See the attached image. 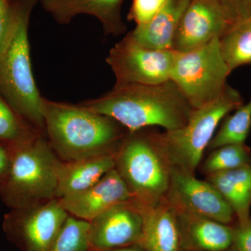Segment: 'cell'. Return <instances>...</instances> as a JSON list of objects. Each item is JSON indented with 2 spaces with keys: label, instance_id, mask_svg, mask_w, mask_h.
Instances as JSON below:
<instances>
[{
  "label": "cell",
  "instance_id": "1",
  "mask_svg": "<svg viewBox=\"0 0 251 251\" xmlns=\"http://www.w3.org/2000/svg\"><path fill=\"white\" fill-rule=\"evenodd\" d=\"M80 104L112 117L130 133L153 127L178 129L186 125L193 110L171 80L156 85H115L99 98Z\"/></svg>",
  "mask_w": 251,
  "mask_h": 251
},
{
  "label": "cell",
  "instance_id": "2",
  "mask_svg": "<svg viewBox=\"0 0 251 251\" xmlns=\"http://www.w3.org/2000/svg\"><path fill=\"white\" fill-rule=\"evenodd\" d=\"M45 135L63 162L115 152L128 133L112 117L78 104L44 98Z\"/></svg>",
  "mask_w": 251,
  "mask_h": 251
},
{
  "label": "cell",
  "instance_id": "3",
  "mask_svg": "<svg viewBox=\"0 0 251 251\" xmlns=\"http://www.w3.org/2000/svg\"><path fill=\"white\" fill-rule=\"evenodd\" d=\"M38 0H16L9 36L0 51V95L29 126L45 135L44 97L30 58L29 18Z\"/></svg>",
  "mask_w": 251,
  "mask_h": 251
},
{
  "label": "cell",
  "instance_id": "4",
  "mask_svg": "<svg viewBox=\"0 0 251 251\" xmlns=\"http://www.w3.org/2000/svg\"><path fill=\"white\" fill-rule=\"evenodd\" d=\"M11 164L0 184V198L8 207L17 209L47 202L55 198L62 161L46 135L11 147Z\"/></svg>",
  "mask_w": 251,
  "mask_h": 251
},
{
  "label": "cell",
  "instance_id": "5",
  "mask_svg": "<svg viewBox=\"0 0 251 251\" xmlns=\"http://www.w3.org/2000/svg\"><path fill=\"white\" fill-rule=\"evenodd\" d=\"M243 103L241 94L227 85L218 98L193 109L181 128L162 132L151 130L155 145L171 168L195 175L220 124Z\"/></svg>",
  "mask_w": 251,
  "mask_h": 251
},
{
  "label": "cell",
  "instance_id": "6",
  "mask_svg": "<svg viewBox=\"0 0 251 251\" xmlns=\"http://www.w3.org/2000/svg\"><path fill=\"white\" fill-rule=\"evenodd\" d=\"M115 169L135 202L153 206L166 199L172 168L156 148L151 128L127 133L117 150Z\"/></svg>",
  "mask_w": 251,
  "mask_h": 251
},
{
  "label": "cell",
  "instance_id": "7",
  "mask_svg": "<svg viewBox=\"0 0 251 251\" xmlns=\"http://www.w3.org/2000/svg\"><path fill=\"white\" fill-rule=\"evenodd\" d=\"M231 73L225 62L219 38L186 52H176L170 80L179 87L193 109L218 98Z\"/></svg>",
  "mask_w": 251,
  "mask_h": 251
},
{
  "label": "cell",
  "instance_id": "8",
  "mask_svg": "<svg viewBox=\"0 0 251 251\" xmlns=\"http://www.w3.org/2000/svg\"><path fill=\"white\" fill-rule=\"evenodd\" d=\"M176 51L151 50L127 34L110 49L107 64L115 75V86L156 85L170 80Z\"/></svg>",
  "mask_w": 251,
  "mask_h": 251
},
{
  "label": "cell",
  "instance_id": "9",
  "mask_svg": "<svg viewBox=\"0 0 251 251\" xmlns=\"http://www.w3.org/2000/svg\"><path fill=\"white\" fill-rule=\"evenodd\" d=\"M69 214L58 199L11 209L4 216L5 229L25 251H49Z\"/></svg>",
  "mask_w": 251,
  "mask_h": 251
},
{
  "label": "cell",
  "instance_id": "10",
  "mask_svg": "<svg viewBox=\"0 0 251 251\" xmlns=\"http://www.w3.org/2000/svg\"><path fill=\"white\" fill-rule=\"evenodd\" d=\"M166 199L176 211L208 218L224 224L237 222L233 210L216 188L196 175L172 168Z\"/></svg>",
  "mask_w": 251,
  "mask_h": 251
},
{
  "label": "cell",
  "instance_id": "11",
  "mask_svg": "<svg viewBox=\"0 0 251 251\" xmlns=\"http://www.w3.org/2000/svg\"><path fill=\"white\" fill-rule=\"evenodd\" d=\"M144 208L131 199L112 206L90 221L92 251H109L138 245L143 234Z\"/></svg>",
  "mask_w": 251,
  "mask_h": 251
},
{
  "label": "cell",
  "instance_id": "12",
  "mask_svg": "<svg viewBox=\"0 0 251 251\" xmlns=\"http://www.w3.org/2000/svg\"><path fill=\"white\" fill-rule=\"evenodd\" d=\"M229 23L219 0H191L173 39L172 49L186 52L221 38Z\"/></svg>",
  "mask_w": 251,
  "mask_h": 251
},
{
  "label": "cell",
  "instance_id": "13",
  "mask_svg": "<svg viewBox=\"0 0 251 251\" xmlns=\"http://www.w3.org/2000/svg\"><path fill=\"white\" fill-rule=\"evenodd\" d=\"M58 200L70 215L90 222L112 206L131 200V196L114 168L88 189Z\"/></svg>",
  "mask_w": 251,
  "mask_h": 251
},
{
  "label": "cell",
  "instance_id": "14",
  "mask_svg": "<svg viewBox=\"0 0 251 251\" xmlns=\"http://www.w3.org/2000/svg\"><path fill=\"white\" fill-rule=\"evenodd\" d=\"M124 1L38 0V3L59 24H69L79 15H89L98 20L105 35L119 36L126 31L121 14Z\"/></svg>",
  "mask_w": 251,
  "mask_h": 251
},
{
  "label": "cell",
  "instance_id": "15",
  "mask_svg": "<svg viewBox=\"0 0 251 251\" xmlns=\"http://www.w3.org/2000/svg\"><path fill=\"white\" fill-rule=\"evenodd\" d=\"M177 213L182 251H228L234 234V225L188 213Z\"/></svg>",
  "mask_w": 251,
  "mask_h": 251
},
{
  "label": "cell",
  "instance_id": "16",
  "mask_svg": "<svg viewBox=\"0 0 251 251\" xmlns=\"http://www.w3.org/2000/svg\"><path fill=\"white\" fill-rule=\"evenodd\" d=\"M117 151L62 162L56 189L57 199L88 189L115 168Z\"/></svg>",
  "mask_w": 251,
  "mask_h": 251
},
{
  "label": "cell",
  "instance_id": "17",
  "mask_svg": "<svg viewBox=\"0 0 251 251\" xmlns=\"http://www.w3.org/2000/svg\"><path fill=\"white\" fill-rule=\"evenodd\" d=\"M138 245L145 251H182L177 213L166 198L144 208L143 234Z\"/></svg>",
  "mask_w": 251,
  "mask_h": 251
},
{
  "label": "cell",
  "instance_id": "18",
  "mask_svg": "<svg viewBox=\"0 0 251 251\" xmlns=\"http://www.w3.org/2000/svg\"><path fill=\"white\" fill-rule=\"evenodd\" d=\"M190 1L166 0L151 19L138 25L128 34L138 44L149 49H172L175 33Z\"/></svg>",
  "mask_w": 251,
  "mask_h": 251
},
{
  "label": "cell",
  "instance_id": "19",
  "mask_svg": "<svg viewBox=\"0 0 251 251\" xmlns=\"http://www.w3.org/2000/svg\"><path fill=\"white\" fill-rule=\"evenodd\" d=\"M232 208L238 224L251 219V163L205 176Z\"/></svg>",
  "mask_w": 251,
  "mask_h": 251
},
{
  "label": "cell",
  "instance_id": "20",
  "mask_svg": "<svg viewBox=\"0 0 251 251\" xmlns=\"http://www.w3.org/2000/svg\"><path fill=\"white\" fill-rule=\"evenodd\" d=\"M220 48L229 72L251 64V15L229 25L219 39Z\"/></svg>",
  "mask_w": 251,
  "mask_h": 251
},
{
  "label": "cell",
  "instance_id": "21",
  "mask_svg": "<svg viewBox=\"0 0 251 251\" xmlns=\"http://www.w3.org/2000/svg\"><path fill=\"white\" fill-rule=\"evenodd\" d=\"M211 140L208 150H214L231 144L246 143L251 130V99L227 115Z\"/></svg>",
  "mask_w": 251,
  "mask_h": 251
},
{
  "label": "cell",
  "instance_id": "22",
  "mask_svg": "<svg viewBox=\"0 0 251 251\" xmlns=\"http://www.w3.org/2000/svg\"><path fill=\"white\" fill-rule=\"evenodd\" d=\"M251 163V150L246 143L224 145L211 150L203 162V174L232 171Z\"/></svg>",
  "mask_w": 251,
  "mask_h": 251
},
{
  "label": "cell",
  "instance_id": "23",
  "mask_svg": "<svg viewBox=\"0 0 251 251\" xmlns=\"http://www.w3.org/2000/svg\"><path fill=\"white\" fill-rule=\"evenodd\" d=\"M89 229L90 222L69 214L49 251H92Z\"/></svg>",
  "mask_w": 251,
  "mask_h": 251
},
{
  "label": "cell",
  "instance_id": "24",
  "mask_svg": "<svg viewBox=\"0 0 251 251\" xmlns=\"http://www.w3.org/2000/svg\"><path fill=\"white\" fill-rule=\"evenodd\" d=\"M38 133H41L29 126L0 95V143L11 148Z\"/></svg>",
  "mask_w": 251,
  "mask_h": 251
},
{
  "label": "cell",
  "instance_id": "25",
  "mask_svg": "<svg viewBox=\"0 0 251 251\" xmlns=\"http://www.w3.org/2000/svg\"><path fill=\"white\" fill-rule=\"evenodd\" d=\"M166 1V0H133L128 18L134 21L136 25L147 23L161 9Z\"/></svg>",
  "mask_w": 251,
  "mask_h": 251
},
{
  "label": "cell",
  "instance_id": "26",
  "mask_svg": "<svg viewBox=\"0 0 251 251\" xmlns=\"http://www.w3.org/2000/svg\"><path fill=\"white\" fill-rule=\"evenodd\" d=\"M229 24L251 15V0H219Z\"/></svg>",
  "mask_w": 251,
  "mask_h": 251
},
{
  "label": "cell",
  "instance_id": "27",
  "mask_svg": "<svg viewBox=\"0 0 251 251\" xmlns=\"http://www.w3.org/2000/svg\"><path fill=\"white\" fill-rule=\"evenodd\" d=\"M228 251H251V218L243 224L235 223L233 241Z\"/></svg>",
  "mask_w": 251,
  "mask_h": 251
},
{
  "label": "cell",
  "instance_id": "28",
  "mask_svg": "<svg viewBox=\"0 0 251 251\" xmlns=\"http://www.w3.org/2000/svg\"><path fill=\"white\" fill-rule=\"evenodd\" d=\"M16 0H0V51L9 36Z\"/></svg>",
  "mask_w": 251,
  "mask_h": 251
},
{
  "label": "cell",
  "instance_id": "29",
  "mask_svg": "<svg viewBox=\"0 0 251 251\" xmlns=\"http://www.w3.org/2000/svg\"><path fill=\"white\" fill-rule=\"evenodd\" d=\"M11 164V150L7 145L0 143V184L9 172Z\"/></svg>",
  "mask_w": 251,
  "mask_h": 251
},
{
  "label": "cell",
  "instance_id": "30",
  "mask_svg": "<svg viewBox=\"0 0 251 251\" xmlns=\"http://www.w3.org/2000/svg\"><path fill=\"white\" fill-rule=\"evenodd\" d=\"M109 251H145L138 245L128 246V247L120 248Z\"/></svg>",
  "mask_w": 251,
  "mask_h": 251
},
{
  "label": "cell",
  "instance_id": "31",
  "mask_svg": "<svg viewBox=\"0 0 251 251\" xmlns=\"http://www.w3.org/2000/svg\"></svg>",
  "mask_w": 251,
  "mask_h": 251
}]
</instances>
